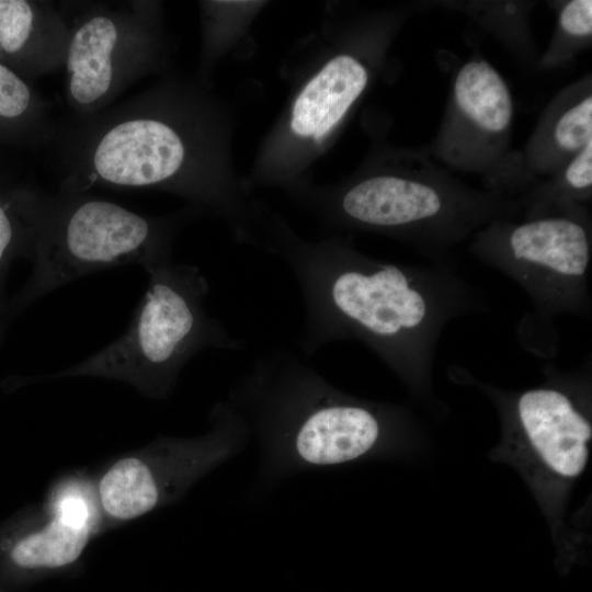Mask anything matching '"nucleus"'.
<instances>
[{
    "instance_id": "1a4fd4ad",
    "label": "nucleus",
    "mask_w": 592,
    "mask_h": 592,
    "mask_svg": "<svg viewBox=\"0 0 592 592\" xmlns=\"http://www.w3.org/2000/svg\"><path fill=\"white\" fill-rule=\"evenodd\" d=\"M200 216L189 206L149 216L88 192L38 193L30 296L104 269L139 264L147 272L169 263L179 232Z\"/></svg>"
},
{
    "instance_id": "9d476101",
    "label": "nucleus",
    "mask_w": 592,
    "mask_h": 592,
    "mask_svg": "<svg viewBox=\"0 0 592 592\" xmlns=\"http://www.w3.org/2000/svg\"><path fill=\"white\" fill-rule=\"evenodd\" d=\"M59 3L69 27L64 90L71 116L98 113L143 78L171 71L163 2Z\"/></svg>"
},
{
    "instance_id": "f257e3e1",
    "label": "nucleus",
    "mask_w": 592,
    "mask_h": 592,
    "mask_svg": "<svg viewBox=\"0 0 592 592\" xmlns=\"http://www.w3.org/2000/svg\"><path fill=\"white\" fill-rule=\"evenodd\" d=\"M238 242L280 259L294 275L304 304L298 344L307 356L337 341L360 342L422 402L433 398L445 328L491 310L485 293L457 267L376 259L357 250L351 235L304 239L260 200Z\"/></svg>"
},
{
    "instance_id": "0eeeda50",
    "label": "nucleus",
    "mask_w": 592,
    "mask_h": 592,
    "mask_svg": "<svg viewBox=\"0 0 592 592\" xmlns=\"http://www.w3.org/2000/svg\"><path fill=\"white\" fill-rule=\"evenodd\" d=\"M591 237L583 206L522 221L496 219L470 237V253L519 284L530 298L531 308L520 319L516 335L538 357L558 353V317L591 319Z\"/></svg>"
},
{
    "instance_id": "ddd939ff",
    "label": "nucleus",
    "mask_w": 592,
    "mask_h": 592,
    "mask_svg": "<svg viewBox=\"0 0 592 592\" xmlns=\"http://www.w3.org/2000/svg\"><path fill=\"white\" fill-rule=\"evenodd\" d=\"M90 513L82 498L67 496L46 527L21 539L12 549L13 562L23 568H56L77 560L90 535Z\"/></svg>"
},
{
    "instance_id": "f3484780",
    "label": "nucleus",
    "mask_w": 592,
    "mask_h": 592,
    "mask_svg": "<svg viewBox=\"0 0 592 592\" xmlns=\"http://www.w3.org/2000/svg\"><path fill=\"white\" fill-rule=\"evenodd\" d=\"M15 236L14 224L8 207L0 202V262L13 243Z\"/></svg>"
},
{
    "instance_id": "6e6552de",
    "label": "nucleus",
    "mask_w": 592,
    "mask_h": 592,
    "mask_svg": "<svg viewBox=\"0 0 592 592\" xmlns=\"http://www.w3.org/2000/svg\"><path fill=\"white\" fill-rule=\"evenodd\" d=\"M147 274V292L127 330L98 353L47 378H114L164 398L200 352L244 349V339L231 334L206 310L209 284L197 266L171 261Z\"/></svg>"
},
{
    "instance_id": "423d86ee",
    "label": "nucleus",
    "mask_w": 592,
    "mask_h": 592,
    "mask_svg": "<svg viewBox=\"0 0 592 592\" xmlns=\"http://www.w3.org/2000/svg\"><path fill=\"white\" fill-rule=\"evenodd\" d=\"M447 373L454 383L475 387L493 402L501 435L491 457L517 470L546 517L558 526L590 458L591 354L574 371L546 364L545 379L521 390L499 388L459 365H451Z\"/></svg>"
},
{
    "instance_id": "39448f33",
    "label": "nucleus",
    "mask_w": 592,
    "mask_h": 592,
    "mask_svg": "<svg viewBox=\"0 0 592 592\" xmlns=\"http://www.w3.org/2000/svg\"><path fill=\"white\" fill-rule=\"evenodd\" d=\"M386 21L327 20L289 70L291 93L259 145L248 187L286 195L312 183V168L365 94L386 48Z\"/></svg>"
},
{
    "instance_id": "20e7f679",
    "label": "nucleus",
    "mask_w": 592,
    "mask_h": 592,
    "mask_svg": "<svg viewBox=\"0 0 592 592\" xmlns=\"http://www.w3.org/2000/svg\"><path fill=\"white\" fill-rule=\"evenodd\" d=\"M333 234L367 232L414 248L434 264L456 266L458 244L496 219L513 218L517 202L442 178L379 162L348 179L287 195Z\"/></svg>"
},
{
    "instance_id": "f03ea898",
    "label": "nucleus",
    "mask_w": 592,
    "mask_h": 592,
    "mask_svg": "<svg viewBox=\"0 0 592 592\" xmlns=\"http://www.w3.org/2000/svg\"><path fill=\"white\" fill-rule=\"evenodd\" d=\"M235 111L210 82L169 71L129 99L58 123L53 145L59 191L172 194L201 216L225 221L236 238L255 200L235 167Z\"/></svg>"
},
{
    "instance_id": "f8f14e48",
    "label": "nucleus",
    "mask_w": 592,
    "mask_h": 592,
    "mask_svg": "<svg viewBox=\"0 0 592 592\" xmlns=\"http://www.w3.org/2000/svg\"><path fill=\"white\" fill-rule=\"evenodd\" d=\"M68 38L59 2L0 0V53L18 59L29 75L64 68Z\"/></svg>"
},
{
    "instance_id": "2eb2a0df",
    "label": "nucleus",
    "mask_w": 592,
    "mask_h": 592,
    "mask_svg": "<svg viewBox=\"0 0 592 592\" xmlns=\"http://www.w3.org/2000/svg\"><path fill=\"white\" fill-rule=\"evenodd\" d=\"M592 140V95L590 91L577 93L563 102L553 118L545 123L544 132L532 146V164L538 168L565 166L574 153Z\"/></svg>"
},
{
    "instance_id": "9b49d317",
    "label": "nucleus",
    "mask_w": 592,
    "mask_h": 592,
    "mask_svg": "<svg viewBox=\"0 0 592 592\" xmlns=\"http://www.w3.org/2000/svg\"><path fill=\"white\" fill-rule=\"evenodd\" d=\"M512 118V96L502 76L485 59L466 61L453 82L443 136L445 157L470 164L474 155L479 158L498 149Z\"/></svg>"
},
{
    "instance_id": "4468645a",
    "label": "nucleus",
    "mask_w": 592,
    "mask_h": 592,
    "mask_svg": "<svg viewBox=\"0 0 592 592\" xmlns=\"http://www.w3.org/2000/svg\"><path fill=\"white\" fill-rule=\"evenodd\" d=\"M266 1H200L202 44L196 75L210 82L214 67L248 33Z\"/></svg>"
},
{
    "instance_id": "7ed1b4c3",
    "label": "nucleus",
    "mask_w": 592,
    "mask_h": 592,
    "mask_svg": "<svg viewBox=\"0 0 592 592\" xmlns=\"http://www.w3.org/2000/svg\"><path fill=\"white\" fill-rule=\"evenodd\" d=\"M227 399L257 436L267 478L403 453L423 435L407 407L350 395L287 348L255 357Z\"/></svg>"
},
{
    "instance_id": "dca6fc26",
    "label": "nucleus",
    "mask_w": 592,
    "mask_h": 592,
    "mask_svg": "<svg viewBox=\"0 0 592 592\" xmlns=\"http://www.w3.org/2000/svg\"><path fill=\"white\" fill-rule=\"evenodd\" d=\"M592 35V1L572 0L567 2L558 14L557 34L554 52L546 57L548 61L556 58L563 46H578L587 43Z\"/></svg>"
}]
</instances>
